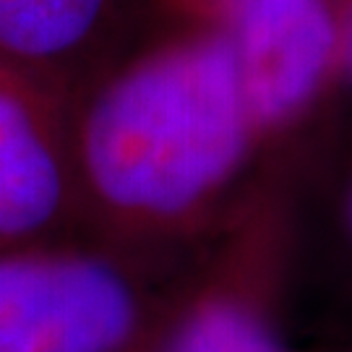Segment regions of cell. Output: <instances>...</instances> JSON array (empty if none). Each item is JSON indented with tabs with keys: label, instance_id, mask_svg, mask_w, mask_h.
I'll return each mask as SVG.
<instances>
[{
	"label": "cell",
	"instance_id": "cell-1",
	"mask_svg": "<svg viewBox=\"0 0 352 352\" xmlns=\"http://www.w3.org/2000/svg\"><path fill=\"white\" fill-rule=\"evenodd\" d=\"M225 29L141 58L89 102L76 193L104 235L164 248L204 235L258 139Z\"/></svg>",
	"mask_w": 352,
	"mask_h": 352
},
{
	"label": "cell",
	"instance_id": "cell-2",
	"mask_svg": "<svg viewBox=\"0 0 352 352\" xmlns=\"http://www.w3.org/2000/svg\"><path fill=\"white\" fill-rule=\"evenodd\" d=\"M180 298L123 251H0V352H149Z\"/></svg>",
	"mask_w": 352,
	"mask_h": 352
},
{
	"label": "cell",
	"instance_id": "cell-3",
	"mask_svg": "<svg viewBox=\"0 0 352 352\" xmlns=\"http://www.w3.org/2000/svg\"><path fill=\"white\" fill-rule=\"evenodd\" d=\"M287 240V217L277 204H248L227 222L222 243L149 352H289L279 324Z\"/></svg>",
	"mask_w": 352,
	"mask_h": 352
},
{
	"label": "cell",
	"instance_id": "cell-4",
	"mask_svg": "<svg viewBox=\"0 0 352 352\" xmlns=\"http://www.w3.org/2000/svg\"><path fill=\"white\" fill-rule=\"evenodd\" d=\"M225 19L248 113L266 133L321 87L340 42L334 16L327 0H235Z\"/></svg>",
	"mask_w": 352,
	"mask_h": 352
},
{
	"label": "cell",
	"instance_id": "cell-5",
	"mask_svg": "<svg viewBox=\"0 0 352 352\" xmlns=\"http://www.w3.org/2000/svg\"><path fill=\"white\" fill-rule=\"evenodd\" d=\"M76 199V175L47 118L24 94L0 89V245L47 235Z\"/></svg>",
	"mask_w": 352,
	"mask_h": 352
},
{
	"label": "cell",
	"instance_id": "cell-6",
	"mask_svg": "<svg viewBox=\"0 0 352 352\" xmlns=\"http://www.w3.org/2000/svg\"><path fill=\"white\" fill-rule=\"evenodd\" d=\"M120 0H0V50L37 65H71L104 42Z\"/></svg>",
	"mask_w": 352,
	"mask_h": 352
},
{
	"label": "cell",
	"instance_id": "cell-7",
	"mask_svg": "<svg viewBox=\"0 0 352 352\" xmlns=\"http://www.w3.org/2000/svg\"><path fill=\"white\" fill-rule=\"evenodd\" d=\"M340 235L347 253L352 256V175L347 180L344 190H342V199H340Z\"/></svg>",
	"mask_w": 352,
	"mask_h": 352
},
{
	"label": "cell",
	"instance_id": "cell-8",
	"mask_svg": "<svg viewBox=\"0 0 352 352\" xmlns=\"http://www.w3.org/2000/svg\"><path fill=\"white\" fill-rule=\"evenodd\" d=\"M347 58H350V68H352V26H350V39H347Z\"/></svg>",
	"mask_w": 352,
	"mask_h": 352
},
{
	"label": "cell",
	"instance_id": "cell-9",
	"mask_svg": "<svg viewBox=\"0 0 352 352\" xmlns=\"http://www.w3.org/2000/svg\"><path fill=\"white\" fill-rule=\"evenodd\" d=\"M217 3H219V6H222V11H225L227 6H230V3H235V0H217Z\"/></svg>",
	"mask_w": 352,
	"mask_h": 352
},
{
	"label": "cell",
	"instance_id": "cell-10",
	"mask_svg": "<svg viewBox=\"0 0 352 352\" xmlns=\"http://www.w3.org/2000/svg\"><path fill=\"white\" fill-rule=\"evenodd\" d=\"M347 352H352V350H347Z\"/></svg>",
	"mask_w": 352,
	"mask_h": 352
}]
</instances>
